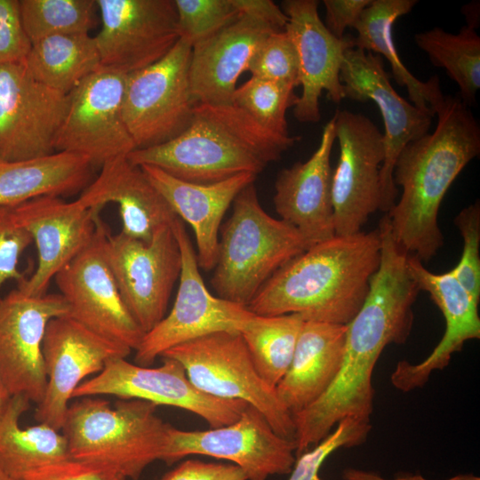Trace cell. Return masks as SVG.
Wrapping results in <instances>:
<instances>
[{
    "instance_id": "5bb4252c",
    "label": "cell",
    "mask_w": 480,
    "mask_h": 480,
    "mask_svg": "<svg viewBox=\"0 0 480 480\" xmlns=\"http://www.w3.org/2000/svg\"><path fill=\"white\" fill-rule=\"evenodd\" d=\"M158 367H146L125 358L108 361L96 376L84 380L73 397L116 396L140 399L158 405L173 406L192 412L210 428L228 425L238 419L248 404L210 396L196 389L176 360L162 357Z\"/></svg>"
},
{
    "instance_id": "bcb514c9",
    "label": "cell",
    "mask_w": 480,
    "mask_h": 480,
    "mask_svg": "<svg viewBox=\"0 0 480 480\" xmlns=\"http://www.w3.org/2000/svg\"><path fill=\"white\" fill-rule=\"evenodd\" d=\"M241 13L256 15L278 30H284L288 17L282 8L271 0H236Z\"/></svg>"
},
{
    "instance_id": "603a6c76",
    "label": "cell",
    "mask_w": 480,
    "mask_h": 480,
    "mask_svg": "<svg viewBox=\"0 0 480 480\" xmlns=\"http://www.w3.org/2000/svg\"><path fill=\"white\" fill-rule=\"evenodd\" d=\"M408 268L420 291H425L441 310L444 333L432 352L421 362L399 361L391 373V383L402 392L423 387L432 372L445 368L452 356L470 340L480 338L477 302L448 271L436 274L428 270L414 256L408 255Z\"/></svg>"
},
{
    "instance_id": "30bf717a",
    "label": "cell",
    "mask_w": 480,
    "mask_h": 480,
    "mask_svg": "<svg viewBox=\"0 0 480 480\" xmlns=\"http://www.w3.org/2000/svg\"><path fill=\"white\" fill-rule=\"evenodd\" d=\"M294 440L281 436L263 414L247 404L234 422L205 430H182L170 425L160 460L167 465L188 455H204L233 462L246 480H267L290 474L294 464Z\"/></svg>"
},
{
    "instance_id": "d6a6232c",
    "label": "cell",
    "mask_w": 480,
    "mask_h": 480,
    "mask_svg": "<svg viewBox=\"0 0 480 480\" xmlns=\"http://www.w3.org/2000/svg\"><path fill=\"white\" fill-rule=\"evenodd\" d=\"M414 41L430 62L458 84L460 98L469 107L474 104L480 88V36L476 28L465 25L452 34L436 27L415 34Z\"/></svg>"
},
{
    "instance_id": "d4e9b609",
    "label": "cell",
    "mask_w": 480,
    "mask_h": 480,
    "mask_svg": "<svg viewBox=\"0 0 480 480\" xmlns=\"http://www.w3.org/2000/svg\"><path fill=\"white\" fill-rule=\"evenodd\" d=\"M334 116L324 125L320 143L304 163L283 169L275 182L274 206L280 219L295 227L311 245L333 236L331 153Z\"/></svg>"
},
{
    "instance_id": "ab89813d",
    "label": "cell",
    "mask_w": 480,
    "mask_h": 480,
    "mask_svg": "<svg viewBox=\"0 0 480 480\" xmlns=\"http://www.w3.org/2000/svg\"><path fill=\"white\" fill-rule=\"evenodd\" d=\"M463 240L459 263L450 271L477 301H480V203L463 208L454 218Z\"/></svg>"
},
{
    "instance_id": "9a60e30c",
    "label": "cell",
    "mask_w": 480,
    "mask_h": 480,
    "mask_svg": "<svg viewBox=\"0 0 480 480\" xmlns=\"http://www.w3.org/2000/svg\"><path fill=\"white\" fill-rule=\"evenodd\" d=\"M101 219L91 244L54 277L68 316L92 332L131 350L144 332L128 310L104 252Z\"/></svg>"
},
{
    "instance_id": "6da1fadb",
    "label": "cell",
    "mask_w": 480,
    "mask_h": 480,
    "mask_svg": "<svg viewBox=\"0 0 480 480\" xmlns=\"http://www.w3.org/2000/svg\"><path fill=\"white\" fill-rule=\"evenodd\" d=\"M378 228L380 266L361 308L347 324L338 375L319 398L292 416L296 456L318 444L344 418L370 420L375 364L387 346L403 344L411 334L420 290L408 268V254L393 238L387 214Z\"/></svg>"
},
{
    "instance_id": "277c9868",
    "label": "cell",
    "mask_w": 480,
    "mask_h": 480,
    "mask_svg": "<svg viewBox=\"0 0 480 480\" xmlns=\"http://www.w3.org/2000/svg\"><path fill=\"white\" fill-rule=\"evenodd\" d=\"M300 140L273 133L230 105L196 104L188 128L164 144L127 156L180 180L212 184L243 173L258 175Z\"/></svg>"
},
{
    "instance_id": "2e32d148",
    "label": "cell",
    "mask_w": 480,
    "mask_h": 480,
    "mask_svg": "<svg viewBox=\"0 0 480 480\" xmlns=\"http://www.w3.org/2000/svg\"><path fill=\"white\" fill-rule=\"evenodd\" d=\"M340 79L345 98L373 101L382 116L384 160L380 168V211L388 212L398 194L393 180L395 162L410 142L428 133L432 117L406 100L393 88L390 75L385 70L381 56L349 48L344 53Z\"/></svg>"
},
{
    "instance_id": "cb8c5ba5",
    "label": "cell",
    "mask_w": 480,
    "mask_h": 480,
    "mask_svg": "<svg viewBox=\"0 0 480 480\" xmlns=\"http://www.w3.org/2000/svg\"><path fill=\"white\" fill-rule=\"evenodd\" d=\"M276 29L265 20L242 13L192 46L189 84L196 104L230 105L236 82L259 44Z\"/></svg>"
},
{
    "instance_id": "44dd1931",
    "label": "cell",
    "mask_w": 480,
    "mask_h": 480,
    "mask_svg": "<svg viewBox=\"0 0 480 480\" xmlns=\"http://www.w3.org/2000/svg\"><path fill=\"white\" fill-rule=\"evenodd\" d=\"M16 221L31 236L37 251L35 272L18 289L28 296H42L55 276L92 241L100 212L77 199L41 196L11 207Z\"/></svg>"
},
{
    "instance_id": "1f68e13d",
    "label": "cell",
    "mask_w": 480,
    "mask_h": 480,
    "mask_svg": "<svg viewBox=\"0 0 480 480\" xmlns=\"http://www.w3.org/2000/svg\"><path fill=\"white\" fill-rule=\"evenodd\" d=\"M23 62L36 80L66 94L100 68L95 38L89 34L43 38L32 44Z\"/></svg>"
},
{
    "instance_id": "ffe728a7",
    "label": "cell",
    "mask_w": 480,
    "mask_h": 480,
    "mask_svg": "<svg viewBox=\"0 0 480 480\" xmlns=\"http://www.w3.org/2000/svg\"><path fill=\"white\" fill-rule=\"evenodd\" d=\"M131 351L92 332L68 316L52 318L43 340L46 389L36 405L35 419L60 431L69 400L83 380L100 373L112 359L126 358Z\"/></svg>"
},
{
    "instance_id": "7c38bea8",
    "label": "cell",
    "mask_w": 480,
    "mask_h": 480,
    "mask_svg": "<svg viewBox=\"0 0 480 480\" xmlns=\"http://www.w3.org/2000/svg\"><path fill=\"white\" fill-rule=\"evenodd\" d=\"M340 155L332 170V202L335 236L361 232L380 205L383 133L366 116L348 109L334 114Z\"/></svg>"
},
{
    "instance_id": "c3c4849f",
    "label": "cell",
    "mask_w": 480,
    "mask_h": 480,
    "mask_svg": "<svg viewBox=\"0 0 480 480\" xmlns=\"http://www.w3.org/2000/svg\"><path fill=\"white\" fill-rule=\"evenodd\" d=\"M462 12L464 13L467 25L476 27L479 24V4H468L462 7Z\"/></svg>"
},
{
    "instance_id": "52a82bcc",
    "label": "cell",
    "mask_w": 480,
    "mask_h": 480,
    "mask_svg": "<svg viewBox=\"0 0 480 480\" xmlns=\"http://www.w3.org/2000/svg\"><path fill=\"white\" fill-rule=\"evenodd\" d=\"M161 357L178 361L193 386L204 394L225 400H240L259 410L272 428L294 440L292 415L275 388L258 373L241 333L216 332L165 351Z\"/></svg>"
},
{
    "instance_id": "7a4b0ae2",
    "label": "cell",
    "mask_w": 480,
    "mask_h": 480,
    "mask_svg": "<svg viewBox=\"0 0 480 480\" xmlns=\"http://www.w3.org/2000/svg\"><path fill=\"white\" fill-rule=\"evenodd\" d=\"M434 132L408 143L393 170L397 203L387 212L397 246L421 262L444 245L437 217L442 201L464 167L480 154V126L457 95H444L433 108Z\"/></svg>"
},
{
    "instance_id": "f6af8a7d",
    "label": "cell",
    "mask_w": 480,
    "mask_h": 480,
    "mask_svg": "<svg viewBox=\"0 0 480 480\" xmlns=\"http://www.w3.org/2000/svg\"><path fill=\"white\" fill-rule=\"evenodd\" d=\"M234 467L233 464L187 460L159 480H221Z\"/></svg>"
},
{
    "instance_id": "db71d44e",
    "label": "cell",
    "mask_w": 480,
    "mask_h": 480,
    "mask_svg": "<svg viewBox=\"0 0 480 480\" xmlns=\"http://www.w3.org/2000/svg\"><path fill=\"white\" fill-rule=\"evenodd\" d=\"M319 480H321V479H319Z\"/></svg>"
},
{
    "instance_id": "9c48e42d",
    "label": "cell",
    "mask_w": 480,
    "mask_h": 480,
    "mask_svg": "<svg viewBox=\"0 0 480 480\" xmlns=\"http://www.w3.org/2000/svg\"><path fill=\"white\" fill-rule=\"evenodd\" d=\"M172 228L181 253V270L172 308L135 349V363L148 367L168 349L216 332H241L255 316L247 307L212 295L200 274L195 249L182 220Z\"/></svg>"
},
{
    "instance_id": "f546056e",
    "label": "cell",
    "mask_w": 480,
    "mask_h": 480,
    "mask_svg": "<svg viewBox=\"0 0 480 480\" xmlns=\"http://www.w3.org/2000/svg\"><path fill=\"white\" fill-rule=\"evenodd\" d=\"M417 0H372L353 27V48L383 56L391 67V76L405 87L409 100L420 110L435 116L434 107L444 97L438 76L417 79L403 63L393 37L395 21L409 13Z\"/></svg>"
},
{
    "instance_id": "7402d4cb",
    "label": "cell",
    "mask_w": 480,
    "mask_h": 480,
    "mask_svg": "<svg viewBox=\"0 0 480 480\" xmlns=\"http://www.w3.org/2000/svg\"><path fill=\"white\" fill-rule=\"evenodd\" d=\"M281 8L288 17L284 30L297 52L299 85L302 87L293 115L301 123H316L321 118L323 91L337 104L345 98L340 73L345 52L353 48V36L339 39L332 35L319 17L316 0H285Z\"/></svg>"
},
{
    "instance_id": "60d3db41",
    "label": "cell",
    "mask_w": 480,
    "mask_h": 480,
    "mask_svg": "<svg viewBox=\"0 0 480 480\" xmlns=\"http://www.w3.org/2000/svg\"><path fill=\"white\" fill-rule=\"evenodd\" d=\"M32 242L30 234L16 221L12 208L0 206V288L8 280L20 284L27 279L19 262Z\"/></svg>"
},
{
    "instance_id": "83f0119b",
    "label": "cell",
    "mask_w": 480,
    "mask_h": 480,
    "mask_svg": "<svg viewBox=\"0 0 480 480\" xmlns=\"http://www.w3.org/2000/svg\"><path fill=\"white\" fill-rule=\"evenodd\" d=\"M347 324L305 321L291 364L276 387L293 416L319 398L340 371Z\"/></svg>"
},
{
    "instance_id": "4dcf8cb0",
    "label": "cell",
    "mask_w": 480,
    "mask_h": 480,
    "mask_svg": "<svg viewBox=\"0 0 480 480\" xmlns=\"http://www.w3.org/2000/svg\"><path fill=\"white\" fill-rule=\"evenodd\" d=\"M30 401L13 396L0 420V465L13 479L22 480L40 468L71 460L59 430L44 423L21 428L19 421Z\"/></svg>"
},
{
    "instance_id": "484cf974",
    "label": "cell",
    "mask_w": 480,
    "mask_h": 480,
    "mask_svg": "<svg viewBox=\"0 0 480 480\" xmlns=\"http://www.w3.org/2000/svg\"><path fill=\"white\" fill-rule=\"evenodd\" d=\"M77 200L98 212L108 204H117L121 232L144 242H149L158 229L178 218L142 169L132 164L127 156L104 164Z\"/></svg>"
},
{
    "instance_id": "f1b7e54d",
    "label": "cell",
    "mask_w": 480,
    "mask_h": 480,
    "mask_svg": "<svg viewBox=\"0 0 480 480\" xmlns=\"http://www.w3.org/2000/svg\"><path fill=\"white\" fill-rule=\"evenodd\" d=\"M92 168L87 158L68 152L20 161L0 159V206L83 191L90 183Z\"/></svg>"
},
{
    "instance_id": "e0dca14e",
    "label": "cell",
    "mask_w": 480,
    "mask_h": 480,
    "mask_svg": "<svg viewBox=\"0 0 480 480\" xmlns=\"http://www.w3.org/2000/svg\"><path fill=\"white\" fill-rule=\"evenodd\" d=\"M100 68L128 75L154 64L180 39L173 0H96Z\"/></svg>"
},
{
    "instance_id": "836d02e7",
    "label": "cell",
    "mask_w": 480,
    "mask_h": 480,
    "mask_svg": "<svg viewBox=\"0 0 480 480\" xmlns=\"http://www.w3.org/2000/svg\"><path fill=\"white\" fill-rule=\"evenodd\" d=\"M304 319L299 314L258 316L240 332L260 376L275 388L293 357Z\"/></svg>"
},
{
    "instance_id": "f5cc1de1",
    "label": "cell",
    "mask_w": 480,
    "mask_h": 480,
    "mask_svg": "<svg viewBox=\"0 0 480 480\" xmlns=\"http://www.w3.org/2000/svg\"><path fill=\"white\" fill-rule=\"evenodd\" d=\"M0 480H13L0 465Z\"/></svg>"
},
{
    "instance_id": "7dc6e473",
    "label": "cell",
    "mask_w": 480,
    "mask_h": 480,
    "mask_svg": "<svg viewBox=\"0 0 480 480\" xmlns=\"http://www.w3.org/2000/svg\"><path fill=\"white\" fill-rule=\"evenodd\" d=\"M344 478L346 480H385L378 476H374L371 473L359 471L356 469H347L344 472ZM396 480H425L420 476L401 477Z\"/></svg>"
},
{
    "instance_id": "7bdbcfd3",
    "label": "cell",
    "mask_w": 480,
    "mask_h": 480,
    "mask_svg": "<svg viewBox=\"0 0 480 480\" xmlns=\"http://www.w3.org/2000/svg\"><path fill=\"white\" fill-rule=\"evenodd\" d=\"M22 480H126L121 475L72 460L36 469Z\"/></svg>"
},
{
    "instance_id": "8fae6325",
    "label": "cell",
    "mask_w": 480,
    "mask_h": 480,
    "mask_svg": "<svg viewBox=\"0 0 480 480\" xmlns=\"http://www.w3.org/2000/svg\"><path fill=\"white\" fill-rule=\"evenodd\" d=\"M104 252L122 298L145 334L165 316L180 277L181 253L172 224L158 229L149 242L108 232Z\"/></svg>"
},
{
    "instance_id": "3957f363",
    "label": "cell",
    "mask_w": 480,
    "mask_h": 480,
    "mask_svg": "<svg viewBox=\"0 0 480 480\" xmlns=\"http://www.w3.org/2000/svg\"><path fill=\"white\" fill-rule=\"evenodd\" d=\"M380 261L378 228L333 236L282 266L247 308L258 316L299 314L304 321L347 324L361 308Z\"/></svg>"
},
{
    "instance_id": "ee69618b",
    "label": "cell",
    "mask_w": 480,
    "mask_h": 480,
    "mask_svg": "<svg viewBox=\"0 0 480 480\" xmlns=\"http://www.w3.org/2000/svg\"><path fill=\"white\" fill-rule=\"evenodd\" d=\"M372 0H324L326 28L335 37L343 38L347 28H353Z\"/></svg>"
},
{
    "instance_id": "8992f818",
    "label": "cell",
    "mask_w": 480,
    "mask_h": 480,
    "mask_svg": "<svg viewBox=\"0 0 480 480\" xmlns=\"http://www.w3.org/2000/svg\"><path fill=\"white\" fill-rule=\"evenodd\" d=\"M232 204L233 212L220 228L211 284L217 296L247 307L282 266L310 244L295 227L265 212L254 182Z\"/></svg>"
},
{
    "instance_id": "74e56055",
    "label": "cell",
    "mask_w": 480,
    "mask_h": 480,
    "mask_svg": "<svg viewBox=\"0 0 480 480\" xmlns=\"http://www.w3.org/2000/svg\"><path fill=\"white\" fill-rule=\"evenodd\" d=\"M370 420L354 417L340 420L318 444L296 456L287 480H319V471L327 458L340 448L365 442L371 431Z\"/></svg>"
},
{
    "instance_id": "d6986e66",
    "label": "cell",
    "mask_w": 480,
    "mask_h": 480,
    "mask_svg": "<svg viewBox=\"0 0 480 480\" xmlns=\"http://www.w3.org/2000/svg\"><path fill=\"white\" fill-rule=\"evenodd\" d=\"M60 293L28 296L18 288L0 300V374L12 396L36 405L44 396L47 377L43 340L48 323L67 316Z\"/></svg>"
},
{
    "instance_id": "e575fe53",
    "label": "cell",
    "mask_w": 480,
    "mask_h": 480,
    "mask_svg": "<svg viewBox=\"0 0 480 480\" xmlns=\"http://www.w3.org/2000/svg\"><path fill=\"white\" fill-rule=\"evenodd\" d=\"M24 30L31 43L43 38L89 34L98 11L96 0H19Z\"/></svg>"
},
{
    "instance_id": "ac0fdd59",
    "label": "cell",
    "mask_w": 480,
    "mask_h": 480,
    "mask_svg": "<svg viewBox=\"0 0 480 480\" xmlns=\"http://www.w3.org/2000/svg\"><path fill=\"white\" fill-rule=\"evenodd\" d=\"M68 94L36 80L24 62L0 66V159L28 160L55 152Z\"/></svg>"
},
{
    "instance_id": "8d00e7d4",
    "label": "cell",
    "mask_w": 480,
    "mask_h": 480,
    "mask_svg": "<svg viewBox=\"0 0 480 480\" xmlns=\"http://www.w3.org/2000/svg\"><path fill=\"white\" fill-rule=\"evenodd\" d=\"M180 38L191 46L225 28L242 13L236 0H173Z\"/></svg>"
},
{
    "instance_id": "4316f807",
    "label": "cell",
    "mask_w": 480,
    "mask_h": 480,
    "mask_svg": "<svg viewBox=\"0 0 480 480\" xmlns=\"http://www.w3.org/2000/svg\"><path fill=\"white\" fill-rule=\"evenodd\" d=\"M150 182L164 196L176 216L188 223L196 237L199 268H214L219 250V231L224 214L239 192L256 175L243 173L212 184H196L176 179L161 169L140 166Z\"/></svg>"
},
{
    "instance_id": "b9f144b4",
    "label": "cell",
    "mask_w": 480,
    "mask_h": 480,
    "mask_svg": "<svg viewBox=\"0 0 480 480\" xmlns=\"http://www.w3.org/2000/svg\"><path fill=\"white\" fill-rule=\"evenodd\" d=\"M31 45L22 25L19 0H0V66L24 61Z\"/></svg>"
},
{
    "instance_id": "f35d334b",
    "label": "cell",
    "mask_w": 480,
    "mask_h": 480,
    "mask_svg": "<svg viewBox=\"0 0 480 480\" xmlns=\"http://www.w3.org/2000/svg\"><path fill=\"white\" fill-rule=\"evenodd\" d=\"M247 70L252 76L299 86V64L294 44L285 30L269 34L252 54Z\"/></svg>"
},
{
    "instance_id": "5b68a950",
    "label": "cell",
    "mask_w": 480,
    "mask_h": 480,
    "mask_svg": "<svg viewBox=\"0 0 480 480\" xmlns=\"http://www.w3.org/2000/svg\"><path fill=\"white\" fill-rule=\"evenodd\" d=\"M156 408L140 399H121L112 407L100 396L78 397L68 405L60 430L70 459L139 479L164 448L170 424Z\"/></svg>"
},
{
    "instance_id": "816d5d0a",
    "label": "cell",
    "mask_w": 480,
    "mask_h": 480,
    "mask_svg": "<svg viewBox=\"0 0 480 480\" xmlns=\"http://www.w3.org/2000/svg\"><path fill=\"white\" fill-rule=\"evenodd\" d=\"M449 480H480V478L473 475H460L456 476Z\"/></svg>"
},
{
    "instance_id": "d590c367",
    "label": "cell",
    "mask_w": 480,
    "mask_h": 480,
    "mask_svg": "<svg viewBox=\"0 0 480 480\" xmlns=\"http://www.w3.org/2000/svg\"><path fill=\"white\" fill-rule=\"evenodd\" d=\"M297 97L291 85L252 76L236 87L232 104L268 131L289 136L286 112Z\"/></svg>"
},
{
    "instance_id": "ba28073f",
    "label": "cell",
    "mask_w": 480,
    "mask_h": 480,
    "mask_svg": "<svg viewBox=\"0 0 480 480\" xmlns=\"http://www.w3.org/2000/svg\"><path fill=\"white\" fill-rule=\"evenodd\" d=\"M191 52V44L180 38L161 60L126 75L123 115L136 149L168 142L189 125L196 106Z\"/></svg>"
},
{
    "instance_id": "f907efd6",
    "label": "cell",
    "mask_w": 480,
    "mask_h": 480,
    "mask_svg": "<svg viewBox=\"0 0 480 480\" xmlns=\"http://www.w3.org/2000/svg\"><path fill=\"white\" fill-rule=\"evenodd\" d=\"M221 480H246V476L244 471L235 465L233 469Z\"/></svg>"
},
{
    "instance_id": "4fadbf2b",
    "label": "cell",
    "mask_w": 480,
    "mask_h": 480,
    "mask_svg": "<svg viewBox=\"0 0 480 480\" xmlns=\"http://www.w3.org/2000/svg\"><path fill=\"white\" fill-rule=\"evenodd\" d=\"M126 75L100 68L68 93L55 152L82 156L91 164L127 156L136 149L123 115Z\"/></svg>"
},
{
    "instance_id": "681fc988",
    "label": "cell",
    "mask_w": 480,
    "mask_h": 480,
    "mask_svg": "<svg viewBox=\"0 0 480 480\" xmlns=\"http://www.w3.org/2000/svg\"><path fill=\"white\" fill-rule=\"evenodd\" d=\"M11 399L12 396L8 392L0 374V420L4 414Z\"/></svg>"
}]
</instances>
